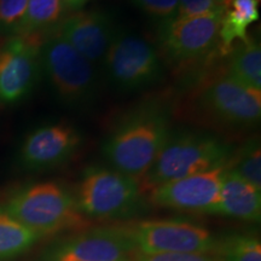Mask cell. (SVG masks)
Wrapping results in <instances>:
<instances>
[{"mask_svg":"<svg viewBox=\"0 0 261 261\" xmlns=\"http://www.w3.org/2000/svg\"><path fill=\"white\" fill-rule=\"evenodd\" d=\"M171 114L160 102H146L127 113L104 140L103 155L113 169L139 180L171 135Z\"/></svg>","mask_w":261,"mask_h":261,"instance_id":"1","label":"cell"},{"mask_svg":"<svg viewBox=\"0 0 261 261\" xmlns=\"http://www.w3.org/2000/svg\"><path fill=\"white\" fill-rule=\"evenodd\" d=\"M233 156L228 143L217 136L190 129L171 132L158 158L139 179L143 192L190 175L227 167Z\"/></svg>","mask_w":261,"mask_h":261,"instance_id":"2","label":"cell"},{"mask_svg":"<svg viewBox=\"0 0 261 261\" xmlns=\"http://www.w3.org/2000/svg\"><path fill=\"white\" fill-rule=\"evenodd\" d=\"M3 207L41 238L90 226V220L79 211L74 195L56 181L35 182L18 189Z\"/></svg>","mask_w":261,"mask_h":261,"instance_id":"3","label":"cell"},{"mask_svg":"<svg viewBox=\"0 0 261 261\" xmlns=\"http://www.w3.org/2000/svg\"><path fill=\"white\" fill-rule=\"evenodd\" d=\"M87 219H125L144 208L139 180L113 168L92 166L85 169L74 195Z\"/></svg>","mask_w":261,"mask_h":261,"instance_id":"4","label":"cell"},{"mask_svg":"<svg viewBox=\"0 0 261 261\" xmlns=\"http://www.w3.org/2000/svg\"><path fill=\"white\" fill-rule=\"evenodd\" d=\"M41 70L60 99L70 108L89 107L98 92V68L56 32L40 47Z\"/></svg>","mask_w":261,"mask_h":261,"instance_id":"5","label":"cell"},{"mask_svg":"<svg viewBox=\"0 0 261 261\" xmlns=\"http://www.w3.org/2000/svg\"><path fill=\"white\" fill-rule=\"evenodd\" d=\"M102 67L109 83L122 92L152 86L163 74L158 50L145 39L121 28H117Z\"/></svg>","mask_w":261,"mask_h":261,"instance_id":"6","label":"cell"},{"mask_svg":"<svg viewBox=\"0 0 261 261\" xmlns=\"http://www.w3.org/2000/svg\"><path fill=\"white\" fill-rule=\"evenodd\" d=\"M125 230L136 252L144 254H210L215 242L208 228L187 220H145Z\"/></svg>","mask_w":261,"mask_h":261,"instance_id":"7","label":"cell"},{"mask_svg":"<svg viewBox=\"0 0 261 261\" xmlns=\"http://www.w3.org/2000/svg\"><path fill=\"white\" fill-rule=\"evenodd\" d=\"M198 110L215 123L232 128H250L260 122L261 91L252 90L225 75L200 91Z\"/></svg>","mask_w":261,"mask_h":261,"instance_id":"8","label":"cell"},{"mask_svg":"<svg viewBox=\"0 0 261 261\" xmlns=\"http://www.w3.org/2000/svg\"><path fill=\"white\" fill-rule=\"evenodd\" d=\"M45 39L16 34L0 45V103H21L34 91L40 79V47Z\"/></svg>","mask_w":261,"mask_h":261,"instance_id":"9","label":"cell"},{"mask_svg":"<svg viewBox=\"0 0 261 261\" xmlns=\"http://www.w3.org/2000/svg\"><path fill=\"white\" fill-rule=\"evenodd\" d=\"M224 12L173 18L160 23L158 38L166 57L177 63L197 61L219 45V29Z\"/></svg>","mask_w":261,"mask_h":261,"instance_id":"10","label":"cell"},{"mask_svg":"<svg viewBox=\"0 0 261 261\" xmlns=\"http://www.w3.org/2000/svg\"><path fill=\"white\" fill-rule=\"evenodd\" d=\"M135 253L125 226L93 227L55 243L46 261H132Z\"/></svg>","mask_w":261,"mask_h":261,"instance_id":"11","label":"cell"},{"mask_svg":"<svg viewBox=\"0 0 261 261\" xmlns=\"http://www.w3.org/2000/svg\"><path fill=\"white\" fill-rule=\"evenodd\" d=\"M225 169L218 167L160 185L149 192L150 201L163 208L215 214Z\"/></svg>","mask_w":261,"mask_h":261,"instance_id":"12","label":"cell"},{"mask_svg":"<svg viewBox=\"0 0 261 261\" xmlns=\"http://www.w3.org/2000/svg\"><path fill=\"white\" fill-rule=\"evenodd\" d=\"M80 132L64 122L48 123L25 136L18 151L22 167L41 172L62 166L80 148Z\"/></svg>","mask_w":261,"mask_h":261,"instance_id":"13","label":"cell"},{"mask_svg":"<svg viewBox=\"0 0 261 261\" xmlns=\"http://www.w3.org/2000/svg\"><path fill=\"white\" fill-rule=\"evenodd\" d=\"M117 28L109 15L93 10L64 17L56 33L98 68L103 65Z\"/></svg>","mask_w":261,"mask_h":261,"instance_id":"14","label":"cell"},{"mask_svg":"<svg viewBox=\"0 0 261 261\" xmlns=\"http://www.w3.org/2000/svg\"><path fill=\"white\" fill-rule=\"evenodd\" d=\"M215 214L259 223L261 219V190L226 167Z\"/></svg>","mask_w":261,"mask_h":261,"instance_id":"15","label":"cell"},{"mask_svg":"<svg viewBox=\"0 0 261 261\" xmlns=\"http://www.w3.org/2000/svg\"><path fill=\"white\" fill-rule=\"evenodd\" d=\"M257 3V0H232L224 11L219 29V46L224 54H230L236 41L246 42L249 39L247 29L259 19Z\"/></svg>","mask_w":261,"mask_h":261,"instance_id":"16","label":"cell"},{"mask_svg":"<svg viewBox=\"0 0 261 261\" xmlns=\"http://www.w3.org/2000/svg\"><path fill=\"white\" fill-rule=\"evenodd\" d=\"M227 76L252 90L261 91V47L254 39L241 42L231 55Z\"/></svg>","mask_w":261,"mask_h":261,"instance_id":"17","label":"cell"},{"mask_svg":"<svg viewBox=\"0 0 261 261\" xmlns=\"http://www.w3.org/2000/svg\"><path fill=\"white\" fill-rule=\"evenodd\" d=\"M67 10L61 0H29L24 17L16 34H47L62 23Z\"/></svg>","mask_w":261,"mask_h":261,"instance_id":"18","label":"cell"},{"mask_svg":"<svg viewBox=\"0 0 261 261\" xmlns=\"http://www.w3.org/2000/svg\"><path fill=\"white\" fill-rule=\"evenodd\" d=\"M41 240L0 205V261L15 259Z\"/></svg>","mask_w":261,"mask_h":261,"instance_id":"19","label":"cell"},{"mask_svg":"<svg viewBox=\"0 0 261 261\" xmlns=\"http://www.w3.org/2000/svg\"><path fill=\"white\" fill-rule=\"evenodd\" d=\"M210 255L215 261H261V242L254 234H227L215 238Z\"/></svg>","mask_w":261,"mask_h":261,"instance_id":"20","label":"cell"},{"mask_svg":"<svg viewBox=\"0 0 261 261\" xmlns=\"http://www.w3.org/2000/svg\"><path fill=\"white\" fill-rule=\"evenodd\" d=\"M228 169L236 172L244 180L261 190V149L259 138L248 139L242 148L233 154Z\"/></svg>","mask_w":261,"mask_h":261,"instance_id":"21","label":"cell"},{"mask_svg":"<svg viewBox=\"0 0 261 261\" xmlns=\"http://www.w3.org/2000/svg\"><path fill=\"white\" fill-rule=\"evenodd\" d=\"M29 0H0V34L11 37L18 31Z\"/></svg>","mask_w":261,"mask_h":261,"instance_id":"22","label":"cell"},{"mask_svg":"<svg viewBox=\"0 0 261 261\" xmlns=\"http://www.w3.org/2000/svg\"><path fill=\"white\" fill-rule=\"evenodd\" d=\"M135 3L160 23L172 21L177 16L178 0H135Z\"/></svg>","mask_w":261,"mask_h":261,"instance_id":"23","label":"cell"},{"mask_svg":"<svg viewBox=\"0 0 261 261\" xmlns=\"http://www.w3.org/2000/svg\"><path fill=\"white\" fill-rule=\"evenodd\" d=\"M217 0H178V11L175 17H196L211 14L224 12Z\"/></svg>","mask_w":261,"mask_h":261,"instance_id":"24","label":"cell"},{"mask_svg":"<svg viewBox=\"0 0 261 261\" xmlns=\"http://www.w3.org/2000/svg\"><path fill=\"white\" fill-rule=\"evenodd\" d=\"M132 261H215L210 254H181L162 253L144 254L136 252Z\"/></svg>","mask_w":261,"mask_h":261,"instance_id":"25","label":"cell"},{"mask_svg":"<svg viewBox=\"0 0 261 261\" xmlns=\"http://www.w3.org/2000/svg\"><path fill=\"white\" fill-rule=\"evenodd\" d=\"M62 3H63L64 6L67 9H73V10H77L80 8H83V6L86 4L89 0H61Z\"/></svg>","mask_w":261,"mask_h":261,"instance_id":"26","label":"cell"},{"mask_svg":"<svg viewBox=\"0 0 261 261\" xmlns=\"http://www.w3.org/2000/svg\"><path fill=\"white\" fill-rule=\"evenodd\" d=\"M231 2H232V0H217V3L223 10H226L228 6H230Z\"/></svg>","mask_w":261,"mask_h":261,"instance_id":"27","label":"cell"},{"mask_svg":"<svg viewBox=\"0 0 261 261\" xmlns=\"http://www.w3.org/2000/svg\"><path fill=\"white\" fill-rule=\"evenodd\" d=\"M257 2H260V0H257Z\"/></svg>","mask_w":261,"mask_h":261,"instance_id":"28","label":"cell"}]
</instances>
